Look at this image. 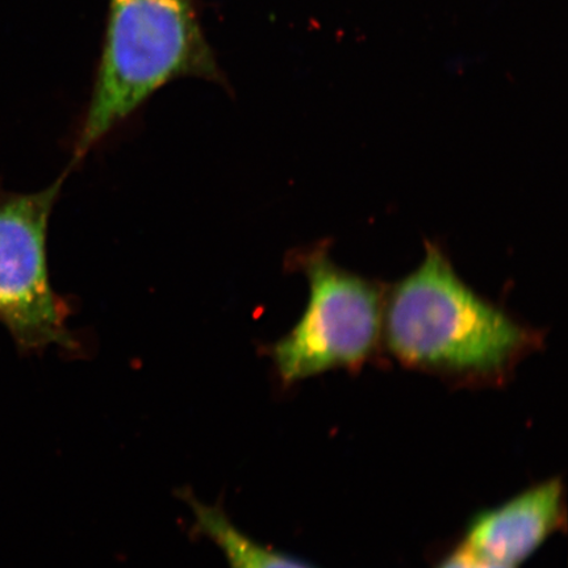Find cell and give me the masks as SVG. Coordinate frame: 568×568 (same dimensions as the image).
Segmentation results:
<instances>
[{
  "instance_id": "cell-1",
  "label": "cell",
  "mask_w": 568,
  "mask_h": 568,
  "mask_svg": "<svg viewBox=\"0 0 568 568\" xmlns=\"http://www.w3.org/2000/svg\"><path fill=\"white\" fill-rule=\"evenodd\" d=\"M383 345L412 371L496 385L544 345V333L475 293L426 241L422 265L386 287Z\"/></svg>"
},
{
  "instance_id": "cell-3",
  "label": "cell",
  "mask_w": 568,
  "mask_h": 568,
  "mask_svg": "<svg viewBox=\"0 0 568 568\" xmlns=\"http://www.w3.org/2000/svg\"><path fill=\"white\" fill-rule=\"evenodd\" d=\"M310 296L300 322L268 347L283 386L332 371H357L383 345L386 286L347 272L332 260L328 241L290 254Z\"/></svg>"
},
{
  "instance_id": "cell-2",
  "label": "cell",
  "mask_w": 568,
  "mask_h": 568,
  "mask_svg": "<svg viewBox=\"0 0 568 568\" xmlns=\"http://www.w3.org/2000/svg\"><path fill=\"white\" fill-rule=\"evenodd\" d=\"M217 80L193 0H110L101 67L73 163L180 77Z\"/></svg>"
},
{
  "instance_id": "cell-6",
  "label": "cell",
  "mask_w": 568,
  "mask_h": 568,
  "mask_svg": "<svg viewBox=\"0 0 568 568\" xmlns=\"http://www.w3.org/2000/svg\"><path fill=\"white\" fill-rule=\"evenodd\" d=\"M180 495L193 510V535L211 539L223 551L230 568H316L287 552L255 541L231 521L222 507L197 500L191 489H182Z\"/></svg>"
},
{
  "instance_id": "cell-4",
  "label": "cell",
  "mask_w": 568,
  "mask_h": 568,
  "mask_svg": "<svg viewBox=\"0 0 568 568\" xmlns=\"http://www.w3.org/2000/svg\"><path fill=\"white\" fill-rule=\"evenodd\" d=\"M67 176L33 194L0 187V324L24 354L53 345L81 349L68 326L70 304L55 293L48 267L49 219Z\"/></svg>"
},
{
  "instance_id": "cell-5",
  "label": "cell",
  "mask_w": 568,
  "mask_h": 568,
  "mask_svg": "<svg viewBox=\"0 0 568 568\" xmlns=\"http://www.w3.org/2000/svg\"><path fill=\"white\" fill-rule=\"evenodd\" d=\"M565 523L564 483L551 478L475 516L464 545L493 562L517 568Z\"/></svg>"
},
{
  "instance_id": "cell-7",
  "label": "cell",
  "mask_w": 568,
  "mask_h": 568,
  "mask_svg": "<svg viewBox=\"0 0 568 568\" xmlns=\"http://www.w3.org/2000/svg\"><path fill=\"white\" fill-rule=\"evenodd\" d=\"M436 568H515L493 562L478 556L477 552L468 549L462 544L458 549L454 550L449 556L443 559Z\"/></svg>"
}]
</instances>
